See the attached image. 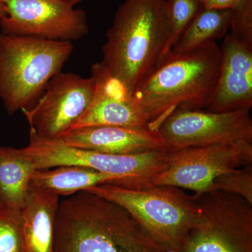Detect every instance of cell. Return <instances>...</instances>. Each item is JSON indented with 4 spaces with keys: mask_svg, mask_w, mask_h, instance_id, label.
I'll return each mask as SVG.
<instances>
[{
    "mask_svg": "<svg viewBox=\"0 0 252 252\" xmlns=\"http://www.w3.org/2000/svg\"><path fill=\"white\" fill-rule=\"evenodd\" d=\"M60 140L74 148L115 155H132L167 150L157 131L148 128L94 126L68 130Z\"/></svg>",
    "mask_w": 252,
    "mask_h": 252,
    "instance_id": "cell-14",
    "label": "cell"
},
{
    "mask_svg": "<svg viewBox=\"0 0 252 252\" xmlns=\"http://www.w3.org/2000/svg\"><path fill=\"white\" fill-rule=\"evenodd\" d=\"M95 80L71 72L54 76L40 98L23 112L31 131L46 140L58 139L69 130L90 104Z\"/></svg>",
    "mask_w": 252,
    "mask_h": 252,
    "instance_id": "cell-11",
    "label": "cell"
},
{
    "mask_svg": "<svg viewBox=\"0 0 252 252\" xmlns=\"http://www.w3.org/2000/svg\"><path fill=\"white\" fill-rule=\"evenodd\" d=\"M35 170L23 149L0 147V205L23 210Z\"/></svg>",
    "mask_w": 252,
    "mask_h": 252,
    "instance_id": "cell-17",
    "label": "cell"
},
{
    "mask_svg": "<svg viewBox=\"0 0 252 252\" xmlns=\"http://www.w3.org/2000/svg\"><path fill=\"white\" fill-rule=\"evenodd\" d=\"M85 190L125 209L149 238L166 252L180 250L200 215L193 196L173 186L130 189L102 185Z\"/></svg>",
    "mask_w": 252,
    "mask_h": 252,
    "instance_id": "cell-5",
    "label": "cell"
},
{
    "mask_svg": "<svg viewBox=\"0 0 252 252\" xmlns=\"http://www.w3.org/2000/svg\"><path fill=\"white\" fill-rule=\"evenodd\" d=\"M230 9L202 6L170 52L184 53L224 37L230 29Z\"/></svg>",
    "mask_w": 252,
    "mask_h": 252,
    "instance_id": "cell-18",
    "label": "cell"
},
{
    "mask_svg": "<svg viewBox=\"0 0 252 252\" xmlns=\"http://www.w3.org/2000/svg\"><path fill=\"white\" fill-rule=\"evenodd\" d=\"M53 252H166L125 209L81 190L60 202Z\"/></svg>",
    "mask_w": 252,
    "mask_h": 252,
    "instance_id": "cell-1",
    "label": "cell"
},
{
    "mask_svg": "<svg viewBox=\"0 0 252 252\" xmlns=\"http://www.w3.org/2000/svg\"><path fill=\"white\" fill-rule=\"evenodd\" d=\"M230 34L252 43V0H240L230 9Z\"/></svg>",
    "mask_w": 252,
    "mask_h": 252,
    "instance_id": "cell-22",
    "label": "cell"
},
{
    "mask_svg": "<svg viewBox=\"0 0 252 252\" xmlns=\"http://www.w3.org/2000/svg\"><path fill=\"white\" fill-rule=\"evenodd\" d=\"M220 74L216 91L205 110L250 111L252 107V43L228 33L220 47Z\"/></svg>",
    "mask_w": 252,
    "mask_h": 252,
    "instance_id": "cell-13",
    "label": "cell"
},
{
    "mask_svg": "<svg viewBox=\"0 0 252 252\" xmlns=\"http://www.w3.org/2000/svg\"><path fill=\"white\" fill-rule=\"evenodd\" d=\"M169 152L168 166L153 185L193 190V198L213 190L214 181L252 164V144L245 141L189 147Z\"/></svg>",
    "mask_w": 252,
    "mask_h": 252,
    "instance_id": "cell-8",
    "label": "cell"
},
{
    "mask_svg": "<svg viewBox=\"0 0 252 252\" xmlns=\"http://www.w3.org/2000/svg\"><path fill=\"white\" fill-rule=\"evenodd\" d=\"M6 16V10H5V6L3 4L2 1L0 0V20L4 18Z\"/></svg>",
    "mask_w": 252,
    "mask_h": 252,
    "instance_id": "cell-24",
    "label": "cell"
},
{
    "mask_svg": "<svg viewBox=\"0 0 252 252\" xmlns=\"http://www.w3.org/2000/svg\"><path fill=\"white\" fill-rule=\"evenodd\" d=\"M201 7L198 0H166V14L170 28V52Z\"/></svg>",
    "mask_w": 252,
    "mask_h": 252,
    "instance_id": "cell-20",
    "label": "cell"
},
{
    "mask_svg": "<svg viewBox=\"0 0 252 252\" xmlns=\"http://www.w3.org/2000/svg\"><path fill=\"white\" fill-rule=\"evenodd\" d=\"M204 8L207 9H231L240 0H198Z\"/></svg>",
    "mask_w": 252,
    "mask_h": 252,
    "instance_id": "cell-23",
    "label": "cell"
},
{
    "mask_svg": "<svg viewBox=\"0 0 252 252\" xmlns=\"http://www.w3.org/2000/svg\"><path fill=\"white\" fill-rule=\"evenodd\" d=\"M31 182L39 188L67 196L102 185L129 189L128 184L122 177L79 165H63L36 170L32 176Z\"/></svg>",
    "mask_w": 252,
    "mask_h": 252,
    "instance_id": "cell-16",
    "label": "cell"
},
{
    "mask_svg": "<svg viewBox=\"0 0 252 252\" xmlns=\"http://www.w3.org/2000/svg\"><path fill=\"white\" fill-rule=\"evenodd\" d=\"M22 252V210L0 205V252Z\"/></svg>",
    "mask_w": 252,
    "mask_h": 252,
    "instance_id": "cell-19",
    "label": "cell"
},
{
    "mask_svg": "<svg viewBox=\"0 0 252 252\" xmlns=\"http://www.w3.org/2000/svg\"><path fill=\"white\" fill-rule=\"evenodd\" d=\"M106 38L99 63L132 94L170 53L166 0H125Z\"/></svg>",
    "mask_w": 252,
    "mask_h": 252,
    "instance_id": "cell-2",
    "label": "cell"
},
{
    "mask_svg": "<svg viewBox=\"0 0 252 252\" xmlns=\"http://www.w3.org/2000/svg\"><path fill=\"white\" fill-rule=\"evenodd\" d=\"M213 190L240 195L252 205V167L246 165L220 175L214 181Z\"/></svg>",
    "mask_w": 252,
    "mask_h": 252,
    "instance_id": "cell-21",
    "label": "cell"
},
{
    "mask_svg": "<svg viewBox=\"0 0 252 252\" xmlns=\"http://www.w3.org/2000/svg\"><path fill=\"white\" fill-rule=\"evenodd\" d=\"M59 198L54 192L31 182L22 210V252H53Z\"/></svg>",
    "mask_w": 252,
    "mask_h": 252,
    "instance_id": "cell-15",
    "label": "cell"
},
{
    "mask_svg": "<svg viewBox=\"0 0 252 252\" xmlns=\"http://www.w3.org/2000/svg\"><path fill=\"white\" fill-rule=\"evenodd\" d=\"M221 53L216 42L184 53L170 52L132 95L157 131L177 109H206L216 91Z\"/></svg>",
    "mask_w": 252,
    "mask_h": 252,
    "instance_id": "cell-3",
    "label": "cell"
},
{
    "mask_svg": "<svg viewBox=\"0 0 252 252\" xmlns=\"http://www.w3.org/2000/svg\"><path fill=\"white\" fill-rule=\"evenodd\" d=\"M25 153L36 170L63 165H79L103 173L119 176L130 189L152 187L154 181L168 166L169 152L155 151L132 155H115L74 148L59 139L46 140L30 130V142Z\"/></svg>",
    "mask_w": 252,
    "mask_h": 252,
    "instance_id": "cell-6",
    "label": "cell"
},
{
    "mask_svg": "<svg viewBox=\"0 0 252 252\" xmlns=\"http://www.w3.org/2000/svg\"><path fill=\"white\" fill-rule=\"evenodd\" d=\"M73 49L71 41L0 32V99L9 115L34 107Z\"/></svg>",
    "mask_w": 252,
    "mask_h": 252,
    "instance_id": "cell-4",
    "label": "cell"
},
{
    "mask_svg": "<svg viewBox=\"0 0 252 252\" xmlns=\"http://www.w3.org/2000/svg\"><path fill=\"white\" fill-rule=\"evenodd\" d=\"M157 132L167 150L224 142H252L250 111L212 112L205 109H177Z\"/></svg>",
    "mask_w": 252,
    "mask_h": 252,
    "instance_id": "cell-10",
    "label": "cell"
},
{
    "mask_svg": "<svg viewBox=\"0 0 252 252\" xmlns=\"http://www.w3.org/2000/svg\"><path fill=\"white\" fill-rule=\"evenodd\" d=\"M64 2L67 3V4L70 5V6H75L76 4H77L78 3L81 2L83 0H63Z\"/></svg>",
    "mask_w": 252,
    "mask_h": 252,
    "instance_id": "cell-25",
    "label": "cell"
},
{
    "mask_svg": "<svg viewBox=\"0 0 252 252\" xmlns=\"http://www.w3.org/2000/svg\"><path fill=\"white\" fill-rule=\"evenodd\" d=\"M1 32L48 40H79L89 33L87 14L63 0H1Z\"/></svg>",
    "mask_w": 252,
    "mask_h": 252,
    "instance_id": "cell-9",
    "label": "cell"
},
{
    "mask_svg": "<svg viewBox=\"0 0 252 252\" xmlns=\"http://www.w3.org/2000/svg\"><path fill=\"white\" fill-rule=\"evenodd\" d=\"M91 75L95 80L92 100L69 130L94 126L149 129L140 104L120 81L111 77L99 63L93 64Z\"/></svg>",
    "mask_w": 252,
    "mask_h": 252,
    "instance_id": "cell-12",
    "label": "cell"
},
{
    "mask_svg": "<svg viewBox=\"0 0 252 252\" xmlns=\"http://www.w3.org/2000/svg\"><path fill=\"white\" fill-rule=\"evenodd\" d=\"M194 199L199 219L177 252H252V205L220 190Z\"/></svg>",
    "mask_w": 252,
    "mask_h": 252,
    "instance_id": "cell-7",
    "label": "cell"
}]
</instances>
